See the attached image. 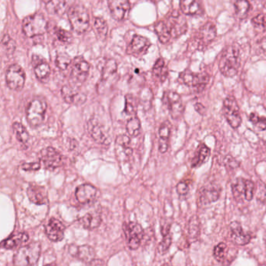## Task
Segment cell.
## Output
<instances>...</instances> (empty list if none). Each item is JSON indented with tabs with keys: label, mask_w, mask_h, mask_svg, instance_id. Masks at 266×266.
Returning a JSON list of instances; mask_svg holds the SVG:
<instances>
[{
	"label": "cell",
	"mask_w": 266,
	"mask_h": 266,
	"mask_svg": "<svg viewBox=\"0 0 266 266\" xmlns=\"http://www.w3.org/2000/svg\"><path fill=\"white\" fill-rule=\"evenodd\" d=\"M98 191L96 187L88 184L80 185L75 192V196L79 203L82 205H88L93 203L97 199Z\"/></svg>",
	"instance_id": "e0dca14e"
},
{
	"label": "cell",
	"mask_w": 266,
	"mask_h": 266,
	"mask_svg": "<svg viewBox=\"0 0 266 266\" xmlns=\"http://www.w3.org/2000/svg\"><path fill=\"white\" fill-rule=\"evenodd\" d=\"M126 127H127V131L129 136H131L133 138L138 137L141 131V124L139 118L136 117V116L131 117L127 121Z\"/></svg>",
	"instance_id": "e575fe53"
},
{
	"label": "cell",
	"mask_w": 266,
	"mask_h": 266,
	"mask_svg": "<svg viewBox=\"0 0 266 266\" xmlns=\"http://www.w3.org/2000/svg\"><path fill=\"white\" fill-rule=\"evenodd\" d=\"M254 184L250 180H246V188L245 192H244V199L245 200L250 201L252 200L254 198Z\"/></svg>",
	"instance_id": "bcb514c9"
},
{
	"label": "cell",
	"mask_w": 266,
	"mask_h": 266,
	"mask_svg": "<svg viewBox=\"0 0 266 266\" xmlns=\"http://www.w3.org/2000/svg\"><path fill=\"white\" fill-rule=\"evenodd\" d=\"M29 240V236L26 233H18L12 235L9 238L4 240L1 247L6 249H14L21 247L22 244H25Z\"/></svg>",
	"instance_id": "83f0119b"
},
{
	"label": "cell",
	"mask_w": 266,
	"mask_h": 266,
	"mask_svg": "<svg viewBox=\"0 0 266 266\" xmlns=\"http://www.w3.org/2000/svg\"><path fill=\"white\" fill-rule=\"evenodd\" d=\"M41 245L38 242L21 247L14 257L15 265H34L39 261L41 255Z\"/></svg>",
	"instance_id": "277c9868"
},
{
	"label": "cell",
	"mask_w": 266,
	"mask_h": 266,
	"mask_svg": "<svg viewBox=\"0 0 266 266\" xmlns=\"http://www.w3.org/2000/svg\"><path fill=\"white\" fill-rule=\"evenodd\" d=\"M250 121L252 122L253 124L256 126L257 128L261 130V131H264L266 128V120L264 117H261L257 115V113H250V117H249Z\"/></svg>",
	"instance_id": "ee69618b"
},
{
	"label": "cell",
	"mask_w": 266,
	"mask_h": 266,
	"mask_svg": "<svg viewBox=\"0 0 266 266\" xmlns=\"http://www.w3.org/2000/svg\"><path fill=\"white\" fill-rule=\"evenodd\" d=\"M180 77L185 85L192 87L198 93H202L205 90L210 80V76L207 73H194L188 70L181 73Z\"/></svg>",
	"instance_id": "9c48e42d"
},
{
	"label": "cell",
	"mask_w": 266,
	"mask_h": 266,
	"mask_svg": "<svg viewBox=\"0 0 266 266\" xmlns=\"http://www.w3.org/2000/svg\"><path fill=\"white\" fill-rule=\"evenodd\" d=\"M49 14L60 16L70 9L75 0H42Z\"/></svg>",
	"instance_id": "44dd1931"
},
{
	"label": "cell",
	"mask_w": 266,
	"mask_h": 266,
	"mask_svg": "<svg viewBox=\"0 0 266 266\" xmlns=\"http://www.w3.org/2000/svg\"><path fill=\"white\" fill-rule=\"evenodd\" d=\"M101 215L98 212H88L80 219V223L84 229L94 230L101 225Z\"/></svg>",
	"instance_id": "f1b7e54d"
},
{
	"label": "cell",
	"mask_w": 266,
	"mask_h": 266,
	"mask_svg": "<svg viewBox=\"0 0 266 266\" xmlns=\"http://www.w3.org/2000/svg\"><path fill=\"white\" fill-rule=\"evenodd\" d=\"M162 103L166 106L169 110L171 117L174 120L179 119L183 115L185 112V105H184L181 96L176 92L166 91L162 97Z\"/></svg>",
	"instance_id": "8fae6325"
},
{
	"label": "cell",
	"mask_w": 266,
	"mask_h": 266,
	"mask_svg": "<svg viewBox=\"0 0 266 266\" xmlns=\"http://www.w3.org/2000/svg\"><path fill=\"white\" fill-rule=\"evenodd\" d=\"M228 249L227 245L225 243H219V244L215 247L214 250H213V256H214L215 259L219 262H223L227 255Z\"/></svg>",
	"instance_id": "ab89813d"
},
{
	"label": "cell",
	"mask_w": 266,
	"mask_h": 266,
	"mask_svg": "<svg viewBox=\"0 0 266 266\" xmlns=\"http://www.w3.org/2000/svg\"><path fill=\"white\" fill-rule=\"evenodd\" d=\"M67 14L72 29L75 32L83 34L87 31L90 25V17L85 7L73 5L68 10Z\"/></svg>",
	"instance_id": "3957f363"
},
{
	"label": "cell",
	"mask_w": 266,
	"mask_h": 266,
	"mask_svg": "<svg viewBox=\"0 0 266 266\" xmlns=\"http://www.w3.org/2000/svg\"><path fill=\"white\" fill-rule=\"evenodd\" d=\"M65 227L59 219L52 218L45 225V231L48 238L52 241H61L64 237Z\"/></svg>",
	"instance_id": "d6986e66"
},
{
	"label": "cell",
	"mask_w": 266,
	"mask_h": 266,
	"mask_svg": "<svg viewBox=\"0 0 266 266\" xmlns=\"http://www.w3.org/2000/svg\"><path fill=\"white\" fill-rule=\"evenodd\" d=\"M167 76H168V67L165 65L164 59L162 58H159L155 62L153 69H152V77L155 80L162 83L167 78Z\"/></svg>",
	"instance_id": "f546056e"
},
{
	"label": "cell",
	"mask_w": 266,
	"mask_h": 266,
	"mask_svg": "<svg viewBox=\"0 0 266 266\" xmlns=\"http://www.w3.org/2000/svg\"><path fill=\"white\" fill-rule=\"evenodd\" d=\"M151 45L149 39L141 35H135L127 45V53L136 58L142 57L148 52Z\"/></svg>",
	"instance_id": "9a60e30c"
},
{
	"label": "cell",
	"mask_w": 266,
	"mask_h": 266,
	"mask_svg": "<svg viewBox=\"0 0 266 266\" xmlns=\"http://www.w3.org/2000/svg\"><path fill=\"white\" fill-rule=\"evenodd\" d=\"M250 8V4L248 0H237L235 2V14L239 19H245L248 15Z\"/></svg>",
	"instance_id": "836d02e7"
},
{
	"label": "cell",
	"mask_w": 266,
	"mask_h": 266,
	"mask_svg": "<svg viewBox=\"0 0 266 266\" xmlns=\"http://www.w3.org/2000/svg\"><path fill=\"white\" fill-rule=\"evenodd\" d=\"M93 29L98 39L104 41L108 34V25L103 18H96L93 24Z\"/></svg>",
	"instance_id": "d6a6232c"
},
{
	"label": "cell",
	"mask_w": 266,
	"mask_h": 266,
	"mask_svg": "<svg viewBox=\"0 0 266 266\" xmlns=\"http://www.w3.org/2000/svg\"><path fill=\"white\" fill-rule=\"evenodd\" d=\"M127 246L131 250H137L141 245L144 232L142 226L135 222L124 223L123 226Z\"/></svg>",
	"instance_id": "30bf717a"
},
{
	"label": "cell",
	"mask_w": 266,
	"mask_h": 266,
	"mask_svg": "<svg viewBox=\"0 0 266 266\" xmlns=\"http://www.w3.org/2000/svg\"><path fill=\"white\" fill-rule=\"evenodd\" d=\"M180 7L185 15L198 16L203 14V10L197 0H180Z\"/></svg>",
	"instance_id": "4316f807"
},
{
	"label": "cell",
	"mask_w": 266,
	"mask_h": 266,
	"mask_svg": "<svg viewBox=\"0 0 266 266\" xmlns=\"http://www.w3.org/2000/svg\"><path fill=\"white\" fill-rule=\"evenodd\" d=\"M225 165L229 169H235L240 166V162L231 155H227L224 159Z\"/></svg>",
	"instance_id": "c3c4849f"
},
{
	"label": "cell",
	"mask_w": 266,
	"mask_h": 266,
	"mask_svg": "<svg viewBox=\"0 0 266 266\" xmlns=\"http://www.w3.org/2000/svg\"><path fill=\"white\" fill-rule=\"evenodd\" d=\"M108 4L113 18L117 21H123L127 18L130 11L129 0H108Z\"/></svg>",
	"instance_id": "ffe728a7"
},
{
	"label": "cell",
	"mask_w": 266,
	"mask_h": 266,
	"mask_svg": "<svg viewBox=\"0 0 266 266\" xmlns=\"http://www.w3.org/2000/svg\"><path fill=\"white\" fill-rule=\"evenodd\" d=\"M229 228H230V238L235 244L244 246L250 241L251 236L243 230V228L239 222H232Z\"/></svg>",
	"instance_id": "7402d4cb"
},
{
	"label": "cell",
	"mask_w": 266,
	"mask_h": 266,
	"mask_svg": "<svg viewBox=\"0 0 266 266\" xmlns=\"http://www.w3.org/2000/svg\"><path fill=\"white\" fill-rule=\"evenodd\" d=\"M25 70H23L20 65L13 64L9 66L6 73V81L7 84L11 90L21 91L25 86Z\"/></svg>",
	"instance_id": "4fadbf2b"
},
{
	"label": "cell",
	"mask_w": 266,
	"mask_h": 266,
	"mask_svg": "<svg viewBox=\"0 0 266 266\" xmlns=\"http://www.w3.org/2000/svg\"><path fill=\"white\" fill-rule=\"evenodd\" d=\"M47 104L41 99H35L28 105L26 110L27 120L32 127H38L43 124Z\"/></svg>",
	"instance_id": "8992f818"
},
{
	"label": "cell",
	"mask_w": 266,
	"mask_h": 266,
	"mask_svg": "<svg viewBox=\"0 0 266 266\" xmlns=\"http://www.w3.org/2000/svg\"><path fill=\"white\" fill-rule=\"evenodd\" d=\"M251 24L254 28H261L264 31V15L262 14H258L251 20Z\"/></svg>",
	"instance_id": "f907efd6"
},
{
	"label": "cell",
	"mask_w": 266,
	"mask_h": 266,
	"mask_svg": "<svg viewBox=\"0 0 266 266\" xmlns=\"http://www.w3.org/2000/svg\"><path fill=\"white\" fill-rule=\"evenodd\" d=\"M223 114L232 128L237 129L240 127L242 123L240 107L233 96H227L223 101Z\"/></svg>",
	"instance_id": "ba28073f"
},
{
	"label": "cell",
	"mask_w": 266,
	"mask_h": 266,
	"mask_svg": "<svg viewBox=\"0 0 266 266\" xmlns=\"http://www.w3.org/2000/svg\"><path fill=\"white\" fill-rule=\"evenodd\" d=\"M188 28L186 18L180 11L174 10L155 24V32L159 41L165 44L186 33Z\"/></svg>",
	"instance_id": "6da1fadb"
},
{
	"label": "cell",
	"mask_w": 266,
	"mask_h": 266,
	"mask_svg": "<svg viewBox=\"0 0 266 266\" xmlns=\"http://www.w3.org/2000/svg\"><path fill=\"white\" fill-rule=\"evenodd\" d=\"M41 165L39 162L25 163L22 165V169L25 171H36L40 169Z\"/></svg>",
	"instance_id": "db71d44e"
},
{
	"label": "cell",
	"mask_w": 266,
	"mask_h": 266,
	"mask_svg": "<svg viewBox=\"0 0 266 266\" xmlns=\"http://www.w3.org/2000/svg\"><path fill=\"white\" fill-rule=\"evenodd\" d=\"M28 199L35 205H46L49 202L47 192L43 187L37 185H31L27 190Z\"/></svg>",
	"instance_id": "d4e9b609"
},
{
	"label": "cell",
	"mask_w": 266,
	"mask_h": 266,
	"mask_svg": "<svg viewBox=\"0 0 266 266\" xmlns=\"http://www.w3.org/2000/svg\"><path fill=\"white\" fill-rule=\"evenodd\" d=\"M117 64L114 59H107L102 70V77L100 83L98 86V92L105 93L106 89L111 87L117 80Z\"/></svg>",
	"instance_id": "7c38bea8"
},
{
	"label": "cell",
	"mask_w": 266,
	"mask_h": 266,
	"mask_svg": "<svg viewBox=\"0 0 266 266\" xmlns=\"http://www.w3.org/2000/svg\"><path fill=\"white\" fill-rule=\"evenodd\" d=\"M41 162L48 169H57L63 165V156L61 153L52 147L43 148L38 154Z\"/></svg>",
	"instance_id": "5bb4252c"
},
{
	"label": "cell",
	"mask_w": 266,
	"mask_h": 266,
	"mask_svg": "<svg viewBox=\"0 0 266 266\" xmlns=\"http://www.w3.org/2000/svg\"><path fill=\"white\" fill-rule=\"evenodd\" d=\"M116 144L121 148H125L129 147V144H131V138L125 134L119 135L116 139Z\"/></svg>",
	"instance_id": "681fc988"
},
{
	"label": "cell",
	"mask_w": 266,
	"mask_h": 266,
	"mask_svg": "<svg viewBox=\"0 0 266 266\" xmlns=\"http://www.w3.org/2000/svg\"><path fill=\"white\" fill-rule=\"evenodd\" d=\"M47 21L42 14H35L23 21V32L28 38L44 35L47 31Z\"/></svg>",
	"instance_id": "5b68a950"
},
{
	"label": "cell",
	"mask_w": 266,
	"mask_h": 266,
	"mask_svg": "<svg viewBox=\"0 0 266 266\" xmlns=\"http://www.w3.org/2000/svg\"><path fill=\"white\" fill-rule=\"evenodd\" d=\"M220 192L216 185H209L202 188L199 193V200L202 205L213 203L219 199Z\"/></svg>",
	"instance_id": "484cf974"
},
{
	"label": "cell",
	"mask_w": 266,
	"mask_h": 266,
	"mask_svg": "<svg viewBox=\"0 0 266 266\" xmlns=\"http://www.w3.org/2000/svg\"><path fill=\"white\" fill-rule=\"evenodd\" d=\"M195 110L197 113H199L200 115L203 116L205 113V107L202 103H196L195 105Z\"/></svg>",
	"instance_id": "11a10c76"
},
{
	"label": "cell",
	"mask_w": 266,
	"mask_h": 266,
	"mask_svg": "<svg viewBox=\"0 0 266 266\" xmlns=\"http://www.w3.org/2000/svg\"><path fill=\"white\" fill-rule=\"evenodd\" d=\"M151 2H158V1H160V0H151Z\"/></svg>",
	"instance_id": "9f6ffc18"
},
{
	"label": "cell",
	"mask_w": 266,
	"mask_h": 266,
	"mask_svg": "<svg viewBox=\"0 0 266 266\" xmlns=\"http://www.w3.org/2000/svg\"><path fill=\"white\" fill-rule=\"evenodd\" d=\"M246 188V179L244 178H237V181L232 185V192H233V196L235 199H238L241 198V196L244 195Z\"/></svg>",
	"instance_id": "74e56055"
},
{
	"label": "cell",
	"mask_w": 266,
	"mask_h": 266,
	"mask_svg": "<svg viewBox=\"0 0 266 266\" xmlns=\"http://www.w3.org/2000/svg\"><path fill=\"white\" fill-rule=\"evenodd\" d=\"M54 33L57 39L62 42H71L73 39V35L71 33L66 31V30L63 29V28L56 27L54 30Z\"/></svg>",
	"instance_id": "b9f144b4"
},
{
	"label": "cell",
	"mask_w": 266,
	"mask_h": 266,
	"mask_svg": "<svg viewBox=\"0 0 266 266\" xmlns=\"http://www.w3.org/2000/svg\"><path fill=\"white\" fill-rule=\"evenodd\" d=\"M61 93L63 100L68 104L80 106L85 103L87 100V96L73 86H63L62 87Z\"/></svg>",
	"instance_id": "ac0fdd59"
},
{
	"label": "cell",
	"mask_w": 266,
	"mask_h": 266,
	"mask_svg": "<svg viewBox=\"0 0 266 266\" xmlns=\"http://www.w3.org/2000/svg\"><path fill=\"white\" fill-rule=\"evenodd\" d=\"M72 63L71 58L66 52H59L56 58V64L61 70H66Z\"/></svg>",
	"instance_id": "f35d334b"
},
{
	"label": "cell",
	"mask_w": 266,
	"mask_h": 266,
	"mask_svg": "<svg viewBox=\"0 0 266 266\" xmlns=\"http://www.w3.org/2000/svg\"><path fill=\"white\" fill-rule=\"evenodd\" d=\"M2 44L7 51L14 52V50L16 49V42H15V41L13 40V39H11L9 35H6L4 37Z\"/></svg>",
	"instance_id": "7dc6e473"
},
{
	"label": "cell",
	"mask_w": 266,
	"mask_h": 266,
	"mask_svg": "<svg viewBox=\"0 0 266 266\" xmlns=\"http://www.w3.org/2000/svg\"><path fill=\"white\" fill-rule=\"evenodd\" d=\"M34 67H35V73L37 78L39 79V80H45L50 74V66L46 62L42 60V61L35 64Z\"/></svg>",
	"instance_id": "8d00e7d4"
},
{
	"label": "cell",
	"mask_w": 266,
	"mask_h": 266,
	"mask_svg": "<svg viewBox=\"0 0 266 266\" xmlns=\"http://www.w3.org/2000/svg\"><path fill=\"white\" fill-rule=\"evenodd\" d=\"M210 152L209 147L206 146L205 144H202L198 151V154L192 159V168H198V167H200L202 164L205 163L210 156Z\"/></svg>",
	"instance_id": "1f68e13d"
},
{
	"label": "cell",
	"mask_w": 266,
	"mask_h": 266,
	"mask_svg": "<svg viewBox=\"0 0 266 266\" xmlns=\"http://www.w3.org/2000/svg\"><path fill=\"white\" fill-rule=\"evenodd\" d=\"M240 66V51L235 45H229L223 51L219 67L222 74L233 77L237 74Z\"/></svg>",
	"instance_id": "7a4b0ae2"
},
{
	"label": "cell",
	"mask_w": 266,
	"mask_h": 266,
	"mask_svg": "<svg viewBox=\"0 0 266 266\" xmlns=\"http://www.w3.org/2000/svg\"><path fill=\"white\" fill-rule=\"evenodd\" d=\"M70 253L73 257L85 263H90L96 257V250L89 245L70 246Z\"/></svg>",
	"instance_id": "cb8c5ba5"
},
{
	"label": "cell",
	"mask_w": 266,
	"mask_h": 266,
	"mask_svg": "<svg viewBox=\"0 0 266 266\" xmlns=\"http://www.w3.org/2000/svg\"><path fill=\"white\" fill-rule=\"evenodd\" d=\"M171 129H172V125H171L169 121H165L161 124L159 130H158V134H159V138L161 139L169 140L170 137Z\"/></svg>",
	"instance_id": "7bdbcfd3"
},
{
	"label": "cell",
	"mask_w": 266,
	"mask_h": 266,
	"mask_svg": "<svg viewBox=\"0 0 266 266\" xmlns=\"http://www.w3.org/2000/svg\"><path fill=\"white\" fill-rule=\"evenodd\" d=\"M201 222L197 216H192L188 223V235L190 240L192 242L196 241L200 237Z\"/></svg>",
	"instance_id": "4dcf8cb0"
},
{
	"label": "cell",
	"mask_w": 266,
	"mask_h": 266,
	"mask_svg": "<svg viewBox=\"0 0 266 266\" xmlns=\"http://www.w3.org/2000/svg\"><path fill=\"white\" fill-rule=\"evenodd\" d=\"M90 70V64L83 56H77L73 60L71 77L76 83H82L85 81Z\"/></svg>",
	"instance_id": "2e32d148"
},
{
	"label": "cell",
	"mask_w": 266,
	"mask_h": 266,
	"mask_svg": "<svg viewBox=\"0 0 266 266\" xmlns=\"http://www.w3.org/2000/svg\"><path fill=\"white\" fill-rule=\"evenodd\" d=\"M176 192H178V195H181V196H185L189 192V186H188V184L185 183L184 181L180 182L176 185Z\"/></svg>",
	"instance_id": "816d5d0a"
},
{
	"label": "cell",
	"mask_w": 266,
	"mask_h": 266,
	"mask_svg": "<svg viewBox=\"0 0 266 266\" xmlns=\"http://www.w3.org/2000/svg\"><path fill=\"white\" fill-rule=\"evenodd\" d=\"M169 140L159 138V141H158V151H160L161 153H165L169 149Z\"/></svg>",
	"instance_id": "f5cc1de1"
},
{
	"label": "cell",
	"mask_w": 266,
	"mask_h": 266,
	"mask_svg": "<svg viewBox=\"0 0 266 266\" xmlns=\"http://www.w3.org/2000/svg\"><path fill=\"white\" fill-rule=\"evenodd\" d=\"M87 131L90 134L91 137L99 144L104 145L110 144V139L105 132L103 126L94 119L89 120L87 122Z\"/></svg>",
	"instance_id": "603a6c76"
},
{
	"label": "cell",
	"mask_w": 266,
	"mask_h": 266,
	"mask_svg": "<svg viewBox=\"0 0 266 266\" xmlns=\"http://www.w3.org/2000/svg\"><path fill=\"white\" fill-rule=\"evenodd\" d=\"M216 25L212 22L205 23L194 37V45L198 50H204L216 39L217 35Z\"/></svg>",
	"instance_id": "52a82bcc"
},
{
	"label": "cell",
	"mask_w": 266,
	"mask_h": 266,
	"mask_svg": "<svg viewBox=\"0 0 266 266\" xmlns=\"http://www.w3.org/2000/svg\"><path fill=\"white\" fill-rule=\"evenodd\" d=\"M124 113L129 116H135L136 113H137V105H136L135 99L131 95L126 96Z\"/></svg>",
	"instance_id": "60d3db41"
},
{
	"label": "cell",
	"mask_w": 266,
	"mask_h": 266,
	"mask_svg": "<svg viewBox=\"0 0 266 266\" xmlns=\"http://www.w3.org/2000/svg\"><path fill=\"white\" fill-rule=\"evenodd\" d=\"M172 244V237H171L170 233L162 236V241L158 245V251L161 254H164L166 252L167 250H169V247Z\"/></svg>",
	"instance_id": "f6af8a7d"
},
{
	"label": "cell",
	"mask_w": 266,
	"mask_h": 266,
	"mask_svg": "<svg viewBox=\"0 0 266 266\" xmlns=\"http://www.w3.org/2000/svg\"><path fill=\"white\" fill-rule=\"evenodd\" d=\"M13 130H14V134L16 136L18 141L25 144L28 143L30 139L29 133L21 123H14V124H13Z\"/></svg>",
	"instance_id": "d590c367"
}]
</instances>
